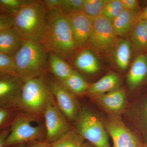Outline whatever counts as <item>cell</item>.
Listing matches in <instances>:
<instances>
[{"label": "cell", "instance_id": "9", "mask_svg": "<svg viewBox=\"0 0 147 147\" xmlns=\"http://www.w3.org/2000/svg\"><path fill=\"white\" fill-rule=\"evenodd\" d=\"M54 100L53 98L48 102L43 114L46 130L45 141L50 144L70 130L65 116Z\"/></svg>", "mask_w": 147, "mask_h": 147}, {"label": "cell", "instance_id": "6", "mask_svg": "<svg viewBox=\"0 0 147 147\" xmlns=\"http://www.w3.org/2000/svg\"><path fill=\"white\" fill-rule=\"evenodd\" d=\"M76 131L95 147H112L104 125L98 117L87 108L81 110Z\"/></svg>", "mask_w": 147, "mask_h": 147}, {"label": "cell", "instance_id": "36", "mask_svg": "<svg viewBox=\"0 0 147 147\" xmlns=\"http://www.w3.org/2000/svg\"><path fill=\"white\" fill-rule=\"evenodd\" d=\"M147 20V6L137 14V21H144Z\"/></svg>", "mask_w": 147, "mask_h": 147}, {"label": "cell", "instance_id": "23", "mask_svg": "<svg viewBox=\"0 0 147 147\" xmlns=\"http://www.w3.org/2000/svg\"><path fill=\"white\" fill-rule=\"evenodd\" d=\"M109 0H84L82 11L92 18L100 16Z\"/></svg>", "mask_w": 147, "mask_h": 147}, {"label": "cell", "instance_id": "25", "mask_svg": "<svg viewBox=\"0 0 147 147\" xmlns=\"http://www.w3.org/2000/svg\"><path fill=\"white\" fill-rule=\"evenodd\" d=\"M29 0H0V14L13 15Z\"/></svg>", "mask_w": 147, "mask_h": 147}, {"label": "cell", "instance_id": "20", "mask_svg": "<svg viewBox=\"0 0 147 147\" xmlns=\"http://www.w3.org/2000/svg\"><path fill=\"white\" fill-rule=\"evenodd\" d=\"M59 82L74 95L87 92L90 85L76 71L66 79Z\"/></svg>", "mask_w": 147, "mask_h": 147}, {"label": "cell", "instance_id": "14", "mask_svg": "<svg viewBox=\"0 0 147 147\" xmlns=\"http://www.w3.org/2000/svg\"><path fill=\"white\" fill-rule=\"evenodd\" d=\"M147 76V57L139 55L133 62L127 76L126 82L130 89L140 86Z\"/></svg>", "mask_w": 147, "mask_h": 147}, {"label": "cell", "instance_id": "2", "mask_svg": "<svg viewBox=\"0 0 147 147\" xmlns=\"http://www.w3.org/2000/svg\"><path fill=\"white\" fill-rule=\"evenodd\" d=\"M48 13L42 1L29 0L13 14L12 28L23 39L40 42L45 31Z\"/></svg>", "mask_w": 147, "mask_h": 147}, {"label": "cell", "instance_id": "30", "mask_svg": "<svg viewBox=\"0 0 147 147\" xmlns=\"http://www.w3.org/2000/svg\"><path fill=\"white\" fill-rule=\"evenodd\" d=\"M13 15L0 14V30L13 27Z\"/></svg>", "mask_w": 147, "mask_h": 147}, {"label": "cell", "instance_id": "21", "mask_svg": "<svg viewBox=\"0 0 147 147\" xmlns=\"http://www.w3.org/2000/svg\"><path fill=\"white\" fill-rule=\"evenodd\" d=\"M131 55V44L127 39H123L118 43L115 53V59L122 70L128 67Z\"/></svg>", "mask_w": 147, "mask_h": 147}, {"label": "cell", "instance_id": "31", "mask_svg": "<svg viewBox=\"0 0 147 147\" xmlns=\"http://www.w3.org/2000/svg\"><path fill=\"white\" fill-rule=\"evenodd\" d=\"M139 119L140 125L144 129H146L147 131V100L142 105V108L139 112Z\"/></svg>", "mask_w": 147, "mask_h": 147}, {"label": "cell", "instance_id": "34", "mask_svg": "<svg viewBox=\"0 0 147 147\" xmlns=\"http://www.w3.org/2000/svg\"><path fill=\"white\" fill-rule=\"evenodd\" d=\"M29 147H53L50 143L47 142H41L40 141H36L31 142Z\"/></svg>", "mask_w": 147, "mask_h": 147}, {"label": "cell", "instance_id": "33", "mask_svg": "<svg viewBox=\"0 0 147 147\" xmlns=\"http://www.w3.org/2000/svg\"><path fill=\"white\" fill-rule=\"evenodd\" d=\"M45 7L48 11L60 8L61 0H44L42 1Z\"/></svg>", "mask_w": 147, "mask_h": 147}, {"label": "cell", "instance_id": "7", "mask_svg": "<svg viewBox=\"0 0 147 147\" xmlns=\"http://www.w3.org/2000/svg\"><path fill=\"white\" fill-rule=\"evenodd\" d=\"M117 35L112 21L102 15L92 18L89 43L95 50L104 52L115 45Z\"/></svg>", "mask_w": 147, "mask_h": 147}, {"label": "cell", "instance_id": "1", "mask_svg": "<svg viewBox=\"0 0 147 147\" xmlns=\"http://www.w3.org/2000/svg\"><path fill=\"white\" fill-rule=\"evenodd\" d=\"M40 42L49 54L63 59L78 50L66 15L60 8L48 11L47 24Z\"/></svg>", "mask_w": 147, "mask_h": 147}, {"label": "cell", "instance_id": "35", "mask_svg": "<svg viewBox=\"0 0 147 147\" xmlns=\"http://www.w3.org/2000/svg\"><path fill=\"white\" fill-rule=\"evenodd\" d=\"M9 132V129L5 128L0 131V147H4V143Z\"/></svg>", "mask_w": 147, "mask_h": 147}, {"label": "cell", "instance_id": "32", "mask_svg": "<svg viewBox=\"0 0 147 147\" xmlns=\"http://www.w3.org/2000/svg\"><path fill=\"white\" fill-rule=\"evenodd\" d=\"M124 9L135 11L138 6V1L136 0H121Z\"/></svg>", "mask_w": 147, "mask_h": 147}, {"label": "cell", "instance_id": "38", "mask_svg": "<svg viewBox=\"0 0 147 147\" xmlns=\"http://www.w3.org/2000/svg\"><path fill=\"white\" fill-rule=\"evenodd\" d=\"M9 147H27L26 146L25 144H21L15 145V146H11Z\"/></svg>", "mask_w": 147, "mask_h": 147}, {"label": "cell", "instance_id": "11", "mask_svg": "<svg viewBox=\"0 0 147 147\" xmlns=\"http://www.w3.org/2000/svg\"><path fill=\"white\" fill-rule=\"evenodd\" d=\"M23 83L16 75L0 73V107H16Z\"/></svg>", "mask_w": 147, "mask_h": 147}, {"label": "cell", "instance_id": "24", "mask_svg": "<svg viewBox=\"0 0 147 147\" xmlns=\"http://www.w3.org/2000/svg\"><path fill=\"white\" fill-rule=\"evenodd\" d=\"M131 39L137 49H143L147 46V31L143 21H138L132 29Z\"/></svg>", "mask_w": 147, "mask_h": 147}, {"label": "cell", "instance_id": "39", "mask_svg": "<svg viewBox=\"0 0 147 147\" xmlns=\"http://www.w3.org/2000/svg\"><path fill=\"white\" fill-rule=\"evenodd\" d=\"M142 21H143V24H144V26L145 28H146V30L147 31V20Z\"/></svg>", "mask_w": 147, "mask_h": 147}, {"label": "cell", "instance_id": "12", "mask_svg": "<svg viewBox=\"0 0 147 147\" xmlns=\"http://www.w3.org/2000/svg\"><path fill=\"white\" fill-rule=\"evenodd\" d=\"M66 16L78 49L85 47L89 43L92 18L82 11L69 13Z\"/></svg>", "mask_w": 147, "mask_h": 147}, {"label": "cell", "instance_id": "15", "mask_svg": "<svg viewBox=\"0 0 147 147\" xmlns=\"http://www.w3.org/2000/svg\"><path fill=\"white\" fill-rule=\"evenodd\" d=\"M23 40L13 28L0 30V53L13 57L21 47Z\"/></svg>", "mask_w": 147, "mask_h": 147}, {"label": "cell", "instance_id": "29", "mask_svg": "<svg viewBox=\"0 0 147 147\" xmlns=\"http://www.w3.org/2000/svg\"><path fill=\"white\" fill-rule=\"evenodd\" d=\"M12 114L11 108L0 107V129L7 123L11 117ZM1 131L0 130V131Z\"/></svg>", "mask_w": 147, "mask_h": 147}, {"label": "cell", "instance_id": "22", "mask_svg": "<svg viewBox=\"0 0 147 147\" xmlns=\"http://www.w3.org/2000/svg\"><path fill=\"white\" fill-rule=\"evenodd\" d=\"M85 140L76 131L69 130L51 143L53 147H80Z\"/></svg>", "mask_w": 147, "mask_h": 147}, {"label": "cell", "instance_id": "18", "mask_svg": "<svg viewBox=\"0 0 147 147\" xmlns=\"http://www.w3.org/2000/svg\"><path fill=\"white\" fill-rule=\"evenodd\" d=\"M135 11L124 9L112 21L113 28L117 36H124L128 34L137 21Z\"/></svg>", "mask_w": 147, "mask_h": 147}, {"label": "cell", "instance_id": "28", "mask_svg": "<svg viewBox=\"0 0 147 147\" xmlns=\"http://www.w3.org/2000/svg\"><path fill=\"white\" fill-rule=\"evenodd\" d=\"M84 0H61L60 8L66 15L82 11Z\"/></svg>", "mask_w": 147, "mask_h": 147}, {"label": "cell", "instance_id": "3", "mask_svg": "<svg viewBox=\"0 0 147 147\" xmlns=\"http://www.w3.org/2000/svg\"><path fill=\"white\" fill-rule=\"evenodd\" d=\"M13 57L17 76L24 83L43 75L49 53L40 42L24 40Z\"/></svg>", "mask_w": 147, "mask_h": 147}, {"label": "cell", "instance_id": "40", "mask_svg": "<svg viewBox=\"0 0 147 147\" xmlns=\"http://www.w3.org/2000/svg\"><path fill=\"white\" fill-rule=\"evenodd\" d=\"M143 147H147V142L144 143V144H143Z\"/></svg>", "mask_w": 147, "mask_h": 147}, {"label": "cell", "instance_id": "37", "mask_svg": "<svg viewBox=\"0 0 147 147\" xmlns=\"http://www.w3.org/2000/svg\"><path fill=\"white\" fill-rule=\"evenodd\" d=\"M80 147H96L88 141H85Z\"/></svg>", "mask_w": 147, "mask_h": 147}, {"label": "cell", "instance_id": "16", "mask_svg": "<svg viewBox=\"0 0 147 147\" xmlns=\"http://www.w3.org/2000/svg\"><path fill=\"white\" fill-rule=\"evenodd\" d=\"M121 80L118 75L109 73L95 83L90 85L86 92L91 96L103 94L119 88Z\"/></svg>", "mask_w": 147, "mask_h": 147}, {"label": "cell", "instance_id": "5", "mask_svg": "<svg viewBox=\"0 0 147 147\" xmlns=\"http://www.w3.org/2000/svg\"><path fill=\"white\" fill-rule=\"evenodd\" d=\"M35 117L26 113L16 115L11 121L9 132L4 147L38 141L43 134V129Z\"/></svg>", "mask_w": 147, "mask_h": 147}, {"label": "cell", "instance_id": "17", "mask_svg": "<svg viewBox=\"0 0 147 147\" xmlns=\"http://www.w3.org/2000/svg\"><path fill=\"white\" fill-rule=\"evenodd\" d=\"M74 64L77 68L88 74L96 73L100 69L98 60L88 50H82L77 55L74 59Z\"/></svg>", "mask_w": 147, "mask_h": 147}, {"label": "cell", "instance_id": "10", "mask_svg": "<svg viewBox=\"0 0 147 147\" xmlns=\"http://www.w3.org/2000/svg\"><path fill=\"white\" fill-rule=\"evenodd\" d=\"M50 84L56 104L61 112L69 119L77 121L81 110L74 95L58 81H53Z\"/></svg>", "mask_w": 147, "mask_h": 147}, {"label": "cell", "instance_id": "27", "mask_svg": "<svg viewBox=\"0 0 147 147\" xmlns=\"http://www.w3.org/2000/svg\"><path fill=\"white\" fill-rule=\"evenodd\" d=\"M0 73L9 74L17 76L13 57L0 53Z\"/></svg>", "mask_w": 147, "mask_h": 147}, {"label": "cell", "instance_id": "4", "mask_svg": "<svg viewBox=\"0 0 147 147\" xmlns=\"http://www.w3.org/2000/svg\"><path fill=\"white\" fill-rule=\"evenodd\" d=\"M53 98L50 84L42 75L23 83L16 107L36 117L43 114Z\"/></svg>", "mask_w": 147, "mask_h": 147}, {"label": "cell", "instance_id": "8", "mask_svg": "<svg viewBox=\"0 0 147 147\" xmlns=\"http://www.w3.org/2000/svg\"><path fill=\"white\" fill-rule=\"evenodd\" d=\"M104 125L113 147H143L144 143L125 125L121 115H109Z\"/></svg>", "mask_w": 147, "mask_h": 147}, {"label": "cell", "instance_id": "19", "mask_svg": "<svg viewBox=\"0 0 147 147\" xmlns=\"http://www.w3.org/2000/svg\"><path fill=\"white\" fill-rule=\"evenodd\" d=\"M48 64L58 82L66 79L75 71L63 59L53 54H49Z\"/></svg>", "mask_w": 147, "mask_h": 147}, {"label": "cell", "instance_id": "26", "mask_svg": "<svg viewBox=\"0 0 147 147\" xmlns=\"http://www.w3.org/2000/svg\"><path fill=\"white\" fill-rule=\"evenodd\" d=\"M123 9L121 0H109L103 9L101 15L112 21Z\"/></svg>", "mask_w": 147, "mask_h": 147}, {"label": "cell", "instance_id": "13", "mask_svg": "<svg viewBox=\"0 0 147 147\" xmlns=\"http://www.w3.org/2000/svg\"><path fill=\"white\" fill-rule=\"evenodd\" d=\"M92 96L109 115H121L126 109L127 99L126 92L123 89L118 88L103 94Z\"/></svg>", "mask_w": 147, "mask_h": 147}]
</instances>
